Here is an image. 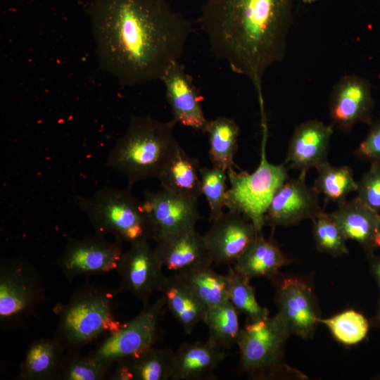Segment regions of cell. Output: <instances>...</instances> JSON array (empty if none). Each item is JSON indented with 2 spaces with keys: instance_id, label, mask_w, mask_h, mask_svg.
<instances>
[{
  "instance_id": "d6986e66",
  "label": "cell",
  "mask_w": 380,
  "mask_h": 380,
  "mask_svg": "<svg viewBox=\"0 0 380 380\" xmlns=\"http://www.w3.org/2000/svg\"><path fill=\"white\" fill-rule=\"evenodd\" d=\"M222 349L206 341L184 342L175 351L172 380L212 379L226 357Z\"/></svg>"
},
{
  "instance_id": "603a6c76",
  "label": "cell",
  "mask_w": 380,
  "mask_h": 380,
  "mask_svg": "<svg viewBox=\"0 0 380 380\" xmlns=\"http://www.w3.org/2000/svg\"><path fill=\"white\" fill-rule=\"evenodd\" d=\"M159 291L165 300L166 308L185 334H191L196 325L203 321L208 307L175 274L165 277Z\"/></svg>"
},
{
  "instance_id": "74e56055",
  "label": "cell",
  "mask_w": 380,
  "mask_h": 380,
  "mask_svg": "<svg viewBox=\"0 0 380 380\" xmlns=\"http://www.w3.org/2000/svg\"><path fill=\"white\" fill-rule=\"evenodd\" d=\"M376 244V246H380V213H379L378 227H377Z\"/></svg>"
},
{
  "instance_id": "8992f818",
  "label": "cell",
  "mask_w": 380,
  "mask_h": 380,
  "mask_svg": "<svg viewBox=\"0 0 380 380\" xmlns=\"http://www.w3.org/2000/svg\"><path fill=\"white\" fill-rule=\"evenodd\" d=\"M265 139L264 132L260 163L252 173L237 172L233 167L227 171L230 187L225 207L247 217L258 234L266 224L265 215L274 194L289 179L284 164L274 165L267 160Z\"/></svg>"
},
{
  "instance_id": "5bb4252c",
  "label": "cell",
  "mask_w": 380,
  "mask_h": 380,
  "mask_svg": "<svg viewBox=\"0 0 380 380\" xmlns=\"http://www.w3.org/2000/svg\"><path fill=\"white\" fill-rule=\"evenodd\" d=\"M373 106L367 81L355 75L342 77L330 96L329 112L332 125L348 132L360 122L371 124Z\"/></svg>"
},
{
  "instance_id": "277c9868",
  "label": "cell",
  "mask_w": 380,
  "mask_h": 380,
  "mask_svg": "<svg viewBox=\"0 0 380 380\" xmlns=\"http://www.w3.org/2000/svg\"><path fill=\"white\" fill-rule=\"evenodd\" d=\"M114 293L110 289L99 286L77 289L58 309L56 338L70 350L88 344L104 333L118 331L122 323L114 317Z\"/></svg>"
},
{
  "instance_id": "1f68e13d",
  "label": "cell",
  "mask_w": 380,
  "mask_h": 380,
  "mask_svg": "<svg viewBox=\"0 0 380 380\" xmlns=\"http://www.w3.org/2000/svg\"><path fill=\"white\" fill-rule=\"evenodd\" d=\"M114 365L89 355L76 353L65 355L58 379L101 380L109 377Z\"/></svg>"
},
{
  "instance_id": "8d00e7d4",
  "label": "cell",
  "mask_w": 380,
  "mask_h": 380,
  "mask_svg": "<svg viewBox=\"0 0 380 380\" xmlns=\"http://www.w3.org/2000/svg\"><path fill=\"white\" fill-rule=\"evenodd\" d=\"M355 154L370 163H380V119L372 124L367 135L355 149Z\"/></svg>"
},
{
  "instance_id": "f546056e",
  "label": "cell",
  "mask_w": 380,
  "mask_h": 380,
  "mask_svg": "<svg viewBox=\"0 0 380 380\" xmlns=\"http://www.w3.org/2000/svg\"><path fill=\"white\" fill-rule=\"evenodd\" d=\"M317 170L318 175L312 187L328 200L339 203L346 201L349 194L357 191V182L350 167L334 166L327 161Z\"/></svg>"
},
{
  "instance_id": "ac0fdd59",
  "label": "cell",
  "mask_w": 380,
  "mask_h": 380,
  "mask_svg": "<svg viewBox=\"0 0 380 380\" xmlns=\"http://www.w3.org/2000/svg\"><path fill=\"white\" fill-rule=\"evenodd\" d=\"M333 125L317 120L300 123L294 129L290 139L285 163L307 172L317 168L327 160Z\"/></svg>"
},
{
  "instance_id": "484cf974",
  "label": "cell",
  "mask_w": 380,
  "mask_h": 380,
  "mask_svg": "<svg viewBox=\"0 0 380 380\" xmlns=\"http://www.w3.org/2000/svg\"><path fill=\"white\" fill-rule=\"evenodd\" d=\"M65 349L56 338L34 341L27 348L20 366L19 378L24 380L58 379Z\"/></svg>"
},
{
  "instance_id": "7c38bea8",
  "label": "cell",
  "mask_w": 380,
  "mask_h": 380,
  "mask_svg": "<svg viewBox=\"0 0 380 380\" xmlns=\"http://www.w3.org/2000/svg\"><path fill=\"white\" fill-rule=\"evenodd\" d=\"M198 201L189 199L160 189L145 191L141 203L156 242L167 236L195 228L199 219Z\"/></svg>"
},
{
  "instance_id": "ba28073f",
  "label": "cell",
  "mask_w": 380,
  "mask_h": 380,
  "mask_svg": "<svg viewBox=\"0 0 380 380\" xmlns=\"http://www.w3.org/2000/svg\"><path fill=\"white\" fill-rule=\"evenodd\" d=\"M42 278L25 259L14 258L0 266V322L15 327L30 316L42 301Z\"/></svg>"
},
{
  "instance_id": "d590c367",
  "label": "cell",
  "mask_w": 380,
  "mask_h": 380,
  "mask_svg": "<svg viewBox=\"0 0 380 380\" xmlns=\"http://www.w3.org/2000/svg\"><path fill=\"white\" fill-rule=\"evenodd\" d=\"M357 197L367 206L380 213V163H372L357 182Z\"/></svg>"
},
{
  "instance_id": "44dd1931",
  "label": "cell",
  "mask_w": 380,
  "mask_h": 380,
  "mask_svg": "<svg viewBox=\"0 0 380 380\" xmlns=\"http://www.w3.org/2000/svg\"><path fill=\"white\" fill-rule=\"evenodd\" d=\"M154 251L163 267L175 273L202 262H210L203 236L195 228L157 241Z\"/></svg>"
},
{
  "instance_id": "6da1fadb",
  "label": "cell",
  "mask_w": 380,
  "mask_h": 380,
  "mask_svg": "<svg viewBox=\"0 0 380 380\" xmlns=\"http://www.w3.org/2000/svg\"><path fill=\"white\" fill-rule=\"evenodd\" d=\"M87 13L100 67L124 86L161 81L192 30L167 0H91Z\"/></svg>"
},
{
  "instance_id": "2e32d148",
  "label": "cell",
  "mask_w": 380,
  "mask_h": 380,
  "mask_svg": "<svg viewBox=\"0 0 380 380\" xmlns=\"http://www.w3.org/2000/svg\"><path fill=\"white\" fill-rule=\"evenodd\" d=\"M275 300L277 314L291 334L309 338L319 323L317 305L311 288L303 281L287 277L277 286Z\"/></svg>"
},
{
  "instance_id": "e0dca14e",
  "label": "cell",
  "mask_w": 380,
  "mask_h": 380,
  "mask_svg": "<svg viewBox=\"0 0 380 380\" xmlns=\"http://www.w3.org/2000/svg\"><path fill=\"white\" fill-rule=\"evenodd\" d=\"M166 99L171 107L173 120L183 126L205 132L208 120L203 108V97L192 77L179 62L174 63L161 80Z\"/></svg>"
},
{
  "instance_id": "3957f363",
  "label": "cell",
  "mask_w": 380,
  "mask_h": 380,
  "mask_svg": "<svg viewBox=\"0 0 380 380\" xmlns=\"http://www.w3.org/2000/svg\"><path fill=\"white\" fill-rule=\"evenodd\" d=\"M175 122L160 121L150 115H134L127 128L111 148L106 166L136 182L158 179L165 164L179 145L173 133Z\"/></svg>"
},
{
  "instance_id": "836d02e7",
  "label": "cell",
  "mask_w": 380,
  "mask_h": 380,
  "mask_svg": "<svg viewBox=\"0 0 380 380\" xmlns=\"http://www.w3.org/2000/svg\"><path fill=\"white\" fill-rule=\"evenodd\" d=\"M312 220L313 237L319 251L333 256L348 254L347 239L331 213L321 211Z\"/></svg>"
},
{
  "instance_id": "d4e9b609",
  "label": "cell",
  "mask_w": 380,
  "mask_h": 380,
  "mask_svg": "<svg viewBox=\"0 0 380 380\" xmlns=\"http://www.w3.org/2000/svg\"><path fill=\"white\" fill-rule=\"evenodd\" d=\"M198 161L179 145L163 169L160 187L184 198L198 201L201 190Z\"/></svg>"
},
{
  "instance_id": "4fadbf2b",
  "label": "cell",
  "mask_w": 380,
  "mask_h": 380,
  "mask_svg": "<svg viewBox=\"0 0 380 380\" xmlns=\"http://www.w3.org/2000/svg\"><path fill=\"white\" fill-rule=\"evenodd\" d=\"M203 236L212 264L231 265L258 234L252 222L235 211L224 213Z\"/></svg>"
},
{
  "instance_id": "52a82bcc",
  "label": "cell",
  "mask_w": 380,
  "mask_h": 380,
  "mask_svg": "<svg viewBox=\"0 0 380 380\" xmlns=\"http://www.w3.org/2000/svg\"><path fill=\"white\" fill-rule=\"evenodd\" d=\"M290 335L288 327L277 313L273 317L248 321L236 342L240 369L256 379L280 374L286 368L284 350Z\"/></svg>"
},
{
  "instance_id": "5b68a950",
  "label": "cell",
  "mask_w": 380,
  "mask_h": 380,
  "mask_svg": "<svg viewBox=\"0 0 380 380\" xmlns=\"http://www.w3.org/2000/svg\"><path fill=\"white\" fill-rule=\"evenodd\" d=\"M131 188L105 186L90 196H77L75 203L87 215L96 234H110L129 243L151 239V231L141 203Z\"/></svg>"
},
{
  "instance_id": "9a60e30c",
  "label": "cell",
  "mask_w": 380,
  "mask_h": 380,
  "mask_svg": "<svg viewBox=\"0 0 380 380\" xmlns=\"http://www.w3.org/2000/svg\"><path fill=\"white\" fill-rule=\"evenodd\" d=\"M305 172L288 179L275 192L265 215L266 223L291 226L312 220L321 211L318 194L305 182Z\"/></svg>"
},
{
  "instance_id": "8fae6325",
  "label": "cell",
  "mask_w": 380,
  "mask_h": 380,
  "mask_svg": "<svg viewBox=\"0 0 380 380\" xmlns=\"http://www.w3.org/2000/svg\"><path fill=\"white\" fill-rule=\"evenodd\" d=\"M141 239L130 243L123 251L116 269L120 277L117 292H129L139 300L144 306L159 289L165 279L163 267L160 263L154 248Z\"/></svg>"
},
{
  "instance_id": "f1b7e54d",
  "label": "cell",
  "mask_w": 380,
  "mask_h": 380,
  "mask_svg": "<svg viewBox=\"0 0 380 380\" xmlns=\"http://www.w3.org/2000/svg\"><path fill=\"white\" fill-rule=\"evenodd\" d=\"M239 315L229 300L208 308L203 321L208 328V340L222 349L236 343L241 329Z\"/></svg>"
},
{
  "instance_id": "e575fe53",
  "label": "cell",
  "mask_w": 380,
  "mask_h": 380,
  "mask_svg": "<svg viewBox=\"0 0 380 380\" xmlns=\"http://www.w3.org/2000/svg\"><path fill=\"white\" fill-rule=\"evenodd\" d=\"M199 174L201 194L207 199L210 208V221L213 222L224 213L227 173L213 166L201 167Z\"/></svg>"
},
{
  "instance_id": "d6a6232c",
  "label": "cell",
  "mask_w": 380,
  "mask_h": 380,
  "mask_svg": "<svg viewBox=\"0 0 380 380\" xmlns=\"http://www.w3.org/2000/svg\"><path fill=\"white\" fill-rule=\"evenodd\" d=\"M333 336L345 345H353L360 342L367 335L369 324L367 319L360 313L348 310L331 317L320 319Z\"/></svg>"
},
{
  "instance_id": "4316f807",
  "label": "cell",
  "mask_w": 380,
  "mask_h": 380,
  "mask_svg": "<svg viewBox=\"0 0 380 380\" xmlns=\"http://www.w3.org/2000/svg\"><path fill=\"white\" fill-rule=\"evenodd\" d=\"M209 261L189 267L175 274L208 307L228 300V277L216 272Z\"/></svg>"
},
{
  "instance_id": "7402d4cb",
  "label": "cell",
  "mask_w": 380,
  "mask_h": 380,
  "mask_svg": "<svg viewBox=\"0 0 380 380\" xmlns=\"http://www.w3.org/2000/svg\"><path fill=\"white\" fill-rule=\"evenodd\" d=\"M331 215L346 239H352L366 249L376 247L379 213L364 204L357 196L338 203Z\"/></svg>"
},
{
  "instance_id": "ffe728a7",
  "label": "cell",
  "mask_w": 380,
  "mask_h": 380,
  "mask_svg": "<svg viewBox=\"0 0 380 380\" xmlns=\"http://www.w3.org/2000/svg\"><path fill=\"white\" fill-rule=\"evenodd\" d=\"M175 351L154 346L115 363L108 379L112 380L171 379Z\"/></svg>"
},
{
  "instance_id": "83f0119b",
  "label": "cell",
  "mask_w": 380,
  "mask_h": 380,
  "mask_svg": "<svg viewBox=\"0 0 380 380\" xmlns=\"http://www.w3.org/2000/svg\"><path fill=\"white\" fill-rule=\"evenodd\" d=\"M209 139V154L213 166L225 171L232 167L240 127L231 118L218 116L208 120L205 131Z\"/></svg>"
},
{
  "instance_id": "7a4b0ae2",
  "label": "cell",
  "mask_w": 380,
  "mask_h": 380,
  "mask_svg": "<svg viewBox=\"0 0 380 380\" xmlns=\"http://www.w3.org/2000/svg\"><path fill=\"white\" fill-rule=\"evenodd\" d=\"M295 0H205L198 19L212 53L253 84L284 56Z\"/></svg>"
},
{
  "instance_id": "9c48e42d",
  "label": "cell",
  "mask_w": 380,
  "mask_h": 380,
  "mask_svg": "<svg viewBox=\"0 0 380 380\" xmlns=\"http://www.w3.org/2000/svg\"><path fill=\"white\" fill-rule=\"evenodd\" d=\"M165 300L163 296L149 303L134 318L123 323L110 334L90 354L106 362L136 355L154 346L158 336Z\"/></svg>"
},
{
  "instance_id": "cb8c5ba5",
  "label": "cell",
  "mask_w": 380,
  "mask_h": 380,
  "mask_svg": "<svg viewBox=\"0 0 380 380\" xmlns=\"http://www.w3.org/2000/svg\"><path fill=\"white\" fill-rule=\"evenodd\" d=\"M288 262V258L276 243L259 234L232 267L251 280L258 277L273 278Z\"/></svg>"
},
{
  "instance_id": "f35d334b",
  "label": "cell",
  "mask_w": 380,
  "mask_h": 380,
  "mask_svg": "<svg viewBox=\"0 0 380 380\" xmlns=\"http://www.w3.org/2000/svg\"><path fill=\"white\" fill-rule=\"evenodd\" d=\"M375 272L380 282V261L375 265Z\"/></svg>"
},
{
  "instance_id": "30bf717a",
  "label": "cell",
  "mask_w": 380,
  "mask_h": 380,
  "mask_svg": "<svg viewBox=\"0 0 380 380\" xmlns=\"http://www.w3.org/2000/svg\"><path fill=\"white\" fill-rule=\"evenodd\" d=\"M123 253L122 242L110 241L96 234L70 239L58 258V266L68 281L80 276L116 270Z\"/></svg>"
},
{
  "instance_id": "4dcf8cb0",
  "label": "cell",
  "mask_w": 380,
  "mask_h": 380,
  "mask_svg": "<svg viewBox=\"0 0 380 380\" xmlns=\"http://www.w3.org/2000/svg\"><path fill=\"white\" fill-rule=\"evenodd\" d=\"M228 300L239 314L247 317V321H255L269 316V311L258 302L250 279L229 265Z\"/></svg>"
},
{
  "instance_id": "ab89813d",
  "label": "cell",
  "mask_w": 380,
  "mask_h": 380,
  "mask_svg": "<svg viewBox=\"0 0 380 380\" xmlns=\"http://www.w3.org/2000/svg\"><path fill=\"white\" fill-rule=\"evenodd\" d=\"M303 3L307 4H311L312 3H315L317 0H301Z\"/></svg>"
}]
</instances>
